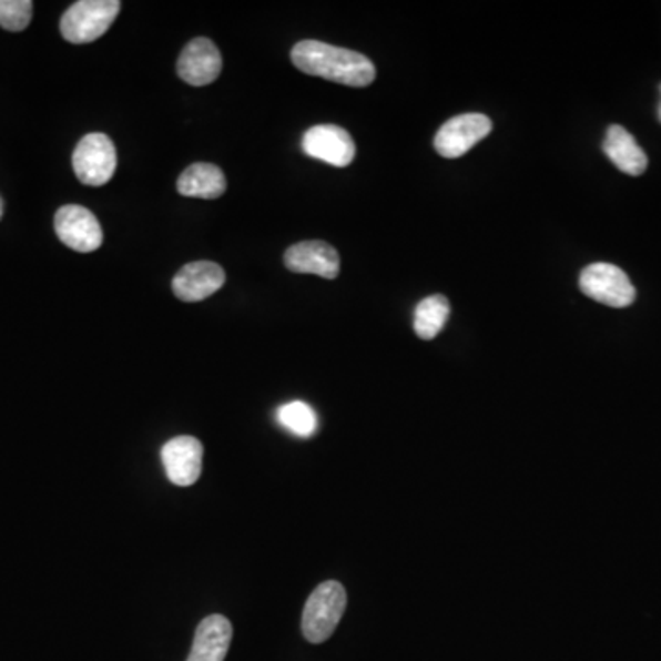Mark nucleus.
Listing matches in <instances>:
<instances>
[{"label":"nucleus","mask_w":661,"mask_h":661,"mask_svg":"<svg viewBox=\"0 0 661 661\" xmlns=\"http://www.w3.org/2000/svg\"><path fill=\"white\" fill-rule=\"evenodd\" d=\"M2 212H4V209H2V199H0V220H2Z\"/></svg>","instance_id":"19"},{"label":"nucleus","mask_w":661,"mask_h":661,"mask_svg":"<svg viewBox=\"0 0 661 661\" xmlns=\"http://www.w3.org/2000/svg\"><path fill=\"white\" fill-rule=\"evenodd\" d=\"M72 165L80 182L87 186H103L116 171V148L108 134H87L75 145Z\"/></svg>","instance_id":"4"},{"label":"nucleus","mask_w":661,"mask_h":661,"mask_svg":"<svg viewBox=\"0 0 661 661\" xmlns=\"http://www.w3.org/2000/svg\"><path fill=\"white\" fill-rule=\"evenodd\" d=\"M176 190L184 197L220 199L226 192V176L214 164H192L182 171Z\"/></svg>","instance_id":"15"},{"label":"nucleus","mask_w":661,"mask_h":661,"mask_svg":"<svg viewBox=\"0 0 661 661\" xmlns=\"http://www.w3.org/2000/svg\"><path fill=\"white\" fill-rule=\"evenodd\" d=\"M603 151L618 170L630 176L645 173L649 159L634 136L623 125H610L604 136Z\"/></svg>","instance_id":"14"},{"label":"nucleus","mask_w":661,"mask_h":661,"mask_svg":"<svg viewBox=\"0 0 661 661\" xmlns=\"http://www.w3.org/2000/svg\"><path fill=\"white\" fill-rule=\"evenodd\" d=\"M203 443L192 436H179L162 447V464L173 486L190 487L203 470Z\"/></svg>","instance_id":"9"},{"label":"nucleus","mask_w":661,"mask_h":661,"mask_svg":"<svg viewBox=\"0 0 661 661\" xmlns=\"http://www.w3.org/2000/svg\"><path fill=\"white\" fill-rule=\"evenodd\" d=\"M450 316V304L443 294H434L421 299L416 307L414 329L423 340H433L441 333Z\"/></svg>","instance_id":"16"},{"label":"nucleus","mask_w":661,"mask_h":661,"mask_svg":"<svg viewBox=\"0 0 661 661\" xmlns=\"http://www.w3.org/2000/svg\"><path fill=\"white\" fill-rule=\"evenodd\" d=\"M491 131V118L486 114H480V112L459 114V116L448 120L447 123H443L434 139V148L445 159H459L467 151L472 150L478 142L489 136Z\"/></svg>","instance_id":"6"},{"label":"nucleus","mask_w":661,"mask_h":661,"mask_svg":"<svg viewBox=\"0 0 661 661\" xmlns=\"http://www.w3.org/2000/svg\"><path fill=\"white\" fill-rule=\"evenodd\" d=\"M277 423L285 430L298 436V438H311L318 428V417L316 411L307 403L293 400L287 405L279 406L276 411Z\"/></svg>","instance_id":"17"},{"label":"nucleus","mask_w":661,"mask_h":661,"mask_svg":"<svg viewBox=\"0 0 661 661\" xmlns=\"http://www.w3.org/2000/svg\"><path fill=\"white\" fill-rule=\"evenodd\" d=\"M232 623L224 616L214 613L199 623L192 652L186 661H224L232 641Z\"/></svg>","instance_id":"13"},{"label":"nucleus","mask_w":661,"mask_h":661,"mask_svg":"<svg viewBox=\"0 0 661 661\" xmlns=\"http://www.w3.org/2000/svg\"><path fill=\"white\" fill-rule=\"evenodd\" d=\"M302 150L305 155L316 161L326 162L335 167H346L355 161V142L346 129L338 125H315L304 134Z\"/></svg>","instance_id":"8"},{"label":"nucleus","mask_w":661,"mask_h":661,"mask_svg":"<svg viewBox=\"0 0 661 661\" xmlns=\"http://www.w3.org/2000/svg\"><path fill=\"white\" fill-rule=\"evenodd\" d=\"M33 2L30 0H0V27L8 32H22L32 21Z\"/></svg>","instance_id":"18"},{"label":"nucleus","mask_w":661,"mask_h":661,"mask_svg":"<svg viewBox=\"0 0 661 661\" xmlns=\"http://www.w3.org/2000/svg\"><path fill=\"white\" fill-rule=\"evenodd\" d=\"M120 8L118 0H80L64 11L61 33L69 43H92L108 32Z\"/></svg>","instance_id":"3"},{"label":"nucleus","mask_w":661,"mask_h":661,"mask_svg":"<svg viewBox=\"0 0 661 661\" xmlns=\"http://www.w3.org/2000/svg\"><path fill=\"white\" fill-rule=\"evenodd\" d=\"M294 67L347 87H368L375 80V64L366 55L322 41H299L291 52Z\"/></svg>","instance_id":"1"},{"label":"nucleus","mask_w":661,"mask_h":661,"mask_svg":"<svg viewBox=\"0 0 661 661\" xmlns=\"http://www.w3.org/2000/svg\"><path fill=\"white\" fill-rule=\"evenodd\" d=\"M55 234L63 245L72 251L89 254L102 246L103 230L96 215L91 210L78 206V204H67L58 210L54 220Z\"/></svg>","instance_id":"7"},{"label":"nucleus","mask_w":661,"mask_h":661,"mask_svg":"<svg viewBox=\"0 0 661 661\" xmlns=\"http://www.w3.org/2000/svg\"><path fill=\"white\" fill-rule=\"evenodd\" d=\"M226 282L223 267L212 262L187 263L175 274L171 288L176 298L187 304L203 302L217 293Z\"/></svg>","instance_id":"11"},{"label":"nucleus","mask_w":661,"mask_h":661,"mask_svg":"<svg viewBox=\"0 0 661 661\" xmlns=\"http://www.w3.org/2000/svg\"><path fill=\"white\" fill-rule=\"evenodd\" d=\"M582 293L598 304L623 309L634 304L635 287L629 276L610 263L588 265L579 277Z\"/></svg>","instance_id":"5"},{"label":"nucleus","mask_w":661,"mask_h":661,"mask_svg":"<svg viewBox=\"0 0 661 661\" xmlns=\"http://www.w3.org/2000/svg\"><path fill=\"white\" fill-rule=\"evenodd\" d=\"M347 596L340 582H322L311 593L302 616V632L311 643H324L329 640L342 616L346 612Z\"/></svg>","instance_id":"2"},{"label":"nucleus","mask_w":661,"mask_h":661,"mask_svg":"<svg viewBox=\"0 0 661 661\" xmlns=\"http://www.w3.org/2000/svg\"><path fill=\"white\" fill-rule=\"evenodd\" d=\"M660 91H661V85H660ZM658 116H660V122H661V103H660V109H658Z\"/></svg>","instance_id":"20"},{"label":"nucleus","mask_w":661,"mask_h":661,"mask_svg":"<svg viewBox=\"0 0 661 661\" xmlns=\"http://www.w3.org/2000/svg\"><path fill=\"white\" fill-rule=\"evenodd\" d=\"M223 70V58L210 39L197 38L182 50L176 72L187 85L204 87L214 83Z\"/></svg>","instance_id":"10"},{"label":"nucleus","mask_w":661,"mask_h":661,"mask_svg":"<svg viewBox=\"0 0 661 661\" xmlns=\"http://www.w3.org/2000/svg\"><path fill=\"white\" fill-rule=\"evenodd\" d=\"M283 262L294 274H316L335 279L340 273V256L326 241H302L285 252Z\"/></svg>","instance_id":"12"}]
</instances>
